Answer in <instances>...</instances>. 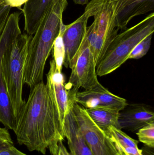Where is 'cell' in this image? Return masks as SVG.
<instances>
[{
  "label": "cell",
  "instance_id": "83f0119b",
  "mask_svg": "<svg viewBox=\"0 0 154 155\" xmlns=\"http://www.w3.org/2000/svg\"><path fill=\"white\" fill-rule=\"evenodd\" d=\"M73 1H74V2H77V0H73Z\"/></svg>",
  "mask_w": 154,
  "mask_h": 155
},
{
  "label": "cell",
  "instance_id": "7c38bea8",
  "mask_svg": "<svg viewBox=\"0 0 154 155\" xmlns=\"http://www.w3.org/2000/svg\"><path fill=\"white\" fill-rule=\"evenodd\" d=\"M119 30H125L132 19L153 11L154 0H110Z\"/></svg>",
  "mask_w": 154,
  "mask_h": 155
},
{
  "label": "cell",
  "instance_id": "277c9868",
  "mask_svg": "<svg viewBox=\"0 0 154 155\" xmlns=\"http://www.w3.org/2000/svg\"><path fill=\"white\" fill-rule=\"evenodd\" d=\"M154 31V13L118 34L112 41L105 55L96 66L98 76L108 75L115 71L127 60L134 47Z\"/></svg>",
  "mask_w": 154,
  "mask_h": 155
},
{
  "label": "cell",
  "instance_id": "ac0fdd59",
  "mask_svg": "<svg viewBox=\"0 0 154 155\" xmlns=\"http://www.w3.org/2000/svg\"><path fill=\"white\" fill-rule=\"evenodd\" d=\"M52 49L53 50V60L55 61L56 68L59 71L61 72L65 57V50L62 41L61 29L58 36L54 42Z\"/></svg>",
  "mask_w": 154,
  "mask_h": 155
},
{
  "label": "cell",
  "instance_id": "3957f363",
  "mask_svg": "<svg viewBox=\"0 0 154 155\" xmlns=\"http://www.w3.org/2000/svg\"><path fill=\"white\" fill-rule=\"evenodd\" d=\"M68 5V0H53L30 41L23 82L30 90L43 81L46 61L59 34Z\"/></svg>",
  "mask_w": 154,
  "mask_h": 155
},
{
  "label": "cell",
  "instance_id": "603a6c76",
  "mask_svg": "<svg viewBox=\"0 0 154 155\" xmlns=\"http://www.w3.org/2000/svg\"><path fill=\"white\" fill-rule=\"evenodd\" d=\"M29 0H0V5H6L21 10V6Z\"/></svg>",
  "mask_w": 154,
  "mask_h": 155
},
{
  "label": "cell",
  "instance_id": "484cf974",
  "mask_svg": "<svg viewBox=\"0 0 154 155\" xmlns=\"http://www.w3.org/2000/svg\"><path fill=\"white\" fill-rule=\"evenodd\" d=\"M88 3L89 0H77L75 4L83 5L88 4Z\"/></svg>",
  "mask_w": 154,
  "mask_h": 155
},
{
  "label": "cell",
  "instance_id": "2e32d148",
  "mask_svg": "<svg viewBox=\"0 0 154 155\" xmlns=\"http://www.w3.org/2000/svg\"><path fill=\"white\" fill-rule=\"evenodd\" d=\"M118 152L125 155H143L138 147V141L124 133L121 129L110 127L105 132Z\"/></svg>",
  "mask_w": 154,
  "mask_h": 155
},
{
  "label": "cell",
  "instance_id": "8992f818",
  "mask_svg": "<svg viewBox=\"0 0 154 155\" xmlns=\"http://www.w3.org/2000/svg\"><path fill=\"white\" fill-rule=\"evenodd\" d=\"M72 111L80 131L93 155L117 154L113 142L90 118L86 108L74 101Z\"/></svg>",
  "mask_w": 154,
  "mask_h": 155
},
{
  "label": "cell",
  "instance_id": "5b68a950",
  "mask_svg": "<svg viewBox=\"0 0 154 155\" xmlns=\"http://www.w3.org/2000/svg\"><path fill=\"white\" fill-rule=\"evenodd\" d=\"M86 6L94 20L87 27L85 37L89 42L97 66L119 30L110 0H91Z\"/></svg>",
  "mask_w": 154,
  "mask_h": 155
},
{
  "label": "cell",
  "instance_id": "30bf717a",
  "mask_svg": "<svg viewBox=\"0 0 154 155\" xmlns=\"http://www.w3.org/2000/svg\"><path fill=\"white\" fill-rule=\"evenodd\" d=\"M74 100L86 109L99 106L120 111L128 104L126 99L111 93L100 83L90 90L78 91Z\"/></svg>",
  "mask_w": 154,
  "mask_h": 155
},
{
  "label": "cell",
  "instance_id": "44dd1931",
  "mask_svg": "<svg viewBox=\"0 0 154 155\" xmlns=\"http://www.w3.org/2000/svg\"><path fill=\"white\" fill-rule=\"evenodd\" d=\"M14 146L8 129L5 127H0V151Z\"/></svg>",
  "mask_w": 154,
  "mask_h": 155
},
{
  "label": "cell",
  "instance_id": "e0dca14e",
  "mask_svg": "<svg viewBox=\"0 0 154 155\" xmlns=\"http://www.w3.org/2000/svg\"><path fill=\"white\" fill-rule=\"evenodd\" d=\"M86 110L93 122L104 132L110 127L120 129L118 121L120 111L118 110L99 106L86 108Z\"/></svg>",
  "mask_w": 154,
  "mask_h": 155
},
{
  "label": "cell",
  "instance_id": "5bb4252c",
  "mask_svg": "<svg viewBox=\"0 0 154 155\" xmlns=\"http://www.w3.org/2000/svg\"><path fill=\"white\" fill-rule=\"evenodd\" d=\"M63 131L71 155H93L80 131L74 117L72 106L64 117Z\"/></svg>",
  "mask_w": 154,
  "mask_h": 155
},
{
  "label": "cell",
  "instance_id": "7402d4cb",
  "mask_svg": "<svg viewBox=\"0 0 154 155\" xmlns=\"http://www.w3.org/2000/svg\"><path fill=\"white\" fill-rule=\"evenodd\" d=\"M11 8L9 6L0 5V36L10 15Z\"/></svg>",
  "mask_w": 154,
  "mask_h": 155
},
{
  "label": "cell",
  "instance_id": "d4e9b609",
  "mask_svg": "<svg viewBox=\"0 0 154 155\" xmlns=\"http://www.w3.org/2000/svg\"><path fill=\"white\" fill-rule=\"evenodd\" d=\"M57 155H71L70 152H68L66 147L63 145L62 142L59 143Z\"/></svg>",
  "mask_w": 154,
  "mask_h": 155
},
{
  "label": "cell",
  "instance_id": "4316f807",
  "mask_svg": "<svg viewBox=\"0 0 154 155\" xmlns=\"http://www.w3.org/2000/svg\"><path fill=\"white\" fill-rule=\"evenodd\" d=\"M116 155H125L124 153H122V152H118V153Z\"/></svg>",
  "mask_w": 154,
  "mask_h": 155
},
{
  "label": "cell",
  "instance_id": "8fae6325",
  "mask_svg": "<svg viewBox=\"0 0 154 155\" xmlns=\"http://www.w3.org/2000/svg\"><path fill=\"white\" fill-rule=\"evenodd\" d=\"M118 124L121 130L137 132L144 127L154 123V114L151 107L143 104H131L119 112Z\"/></svg>",
  "mask_w": 154,
  "mask_h": 155
},
{
  "label": "cell",
  "instance_id": "9c48e42d",
  "mask_svg": "<svg viewBox=\"0 0 154 155\" xmlns=\"http://www.w3.org/2000/svg\"><path fill=\"white\" fill-rule=\"evenodd\" d=\"M46 85L58 111L63 124L64 117L72 107L75 95L71 94L67 88L64 75L57 70L53 59L50 61Z\"/></svg>",
  "mask_w": 154,
  "mask_h": 155
},
{
  "label": "cell",
  "instance_id": "cb8c5ba5",
  "mask_svg": "<svg viewBox=\"0 0 154 155\" xmlns=\"http://www.w3.org/2000/svg\"><path fill=\"white\" fill-rule=\"evenodd\" d=\"M0 155H27L19 151L14 146L0 151Z\"/></svg>",
  "mask_w": 154,
  "mask_h": 155
},
{
  "label": "cell",
  "instance_id": "ffe728a7",
  "mask_svg": "<svg viewBox=\"0 0 154 155\" xmlns=\"http://www.w3.org/2000/svg\"><path fill=\"white\" fill-rule=\"evenodd\" d=\"M136 134L140 142L150 148H154V123L149 124L139 129Z\"/></svg>",
  "mask_w": 154,
  "mask_h": 155
},
{
  "label": "cell",
  "instance_id": "d6986e66",
  "mask_svg": "<svg viewBox=\"0 0 154 155\" xmlns=\"http://www.w3.org/2000/svg\"><path fill=\"white\" fill-rule=\"evenodd\" d=\"M153 34L149 35L134 47L128 56V60H138L148 53L152 43Z\"/></svg>",
  "mask_w": 154,
  "mask_h": 155
},
{
  "label": "cell",
  "instance_id": "9a60e30c",
  "mask_svg": "<svg viewBox=\"0 0 154 155\" xmlns=\"http://www.w3.org/2000/svg\"><path fill=\"white\" fill-rule=\"evenodd\" d=\"M53 0H29L21 9L24 19V31L34 34Z\"/></svg>",
  "mask_w": 154,
  "mask_h": 155
},
{
  "label": "cell",
  "instance_id": "6da1fadb",
  "mask_svg": "<svg viewBox=\"0 0 154 155\" xmlns=\"http://www.w3.org/2000/svg\"><path fill=\"white\" fill-rule=\"evenodd\" d=\"M17 142L30 151L57 155L65 139L58 111L43 81L31 90L22 108L14 132Z\"/></svg>",
  "mask_w": 154,
  "mask_h": 155
},
{
  "label": "cell",
  "instance_id": "7a4b0ae2",
  "mask_svg": "<svg viewBox=\"0 0 154 155\" xmlns=\"http://www.w3.org/2000/svg\"><path fill=\"white\" fill-rule=\"evenodd\" d=\"M20 16V13L16 12L8 17L5 26L7 39L2 56L6 88L16 122L25 102L22 98L24 75L29 44L32 38V35L22 33Z\"/></svg>",
  "mask_w": 154,
  "mask_h": 155
},
{
  "label": "cell",
  "instance_id": "4fadbf2b",
  "mask_svg": "<svg viewBox=\"0 0 154 155\" xmlns=\"http://www.w3.org/2000/svg\"><path fill=\"white\" fill-rule=\"evenodd\" d=\"M7 35V31L5 27L0 36V123L5 128L14 132L16 128V119L12 109L2 66V56Z\"/></svg>",
  "mask_w": 154,
  "mask_h": 155
},
{
  "label": "cell",
  "instance_id": "ba28073f",
  "mask_svg": "<svg viewBox=\"0 0 154 155\" xmlns=\"http://www.w3.org/2000/svg\"><path fill=\"white\" fill-rule=\"evenodd\" d=\"M91 17L88 7L86 6L84 13L77 20L68 25L63 24L61 28L62 41L65 50L63 65L71 69L76 61L85 37L88 19Z\"/></svg>",
  "mask_w": 154,
  "mask_h": 155
},
{
  "label": "cell",
  "instance_id": "52a82bcc",
  "mask_svg": "<svg viewBox=\"0 0 154 155\" xmlns=\"http://www.w3.org/2000/svg\"><path fill=\"white\" fill-rule=\"evenodd\" d=\"M71 70L68 82L66 85L72 94H76L80 87L90 90L100 83L90 47L81 52Z\"/></svg>",
  "mask_w": 154,
  "mask_h": 155
}]
</instances>
